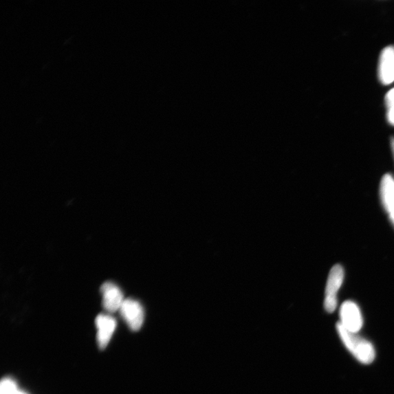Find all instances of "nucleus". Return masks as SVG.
Here are the masks:
<instances>
[{"label":"nucleus","instance_id":"obj_10","mask_svg":"<svg viewBox=\"0 0 394 394\" xmlns=\"http://www.w3.org/2000/svg\"><path fill=\"white\" fill-rule=\"evenodd\" d=\"M387 119L389 124L394 126V107L388 109Z\"/></svg>","mask_w":394,"mask_h":394},{"label":"nucleus","instance_id":"obj_3","mask_svg":"<svg viewBox=\"0 0 394 394\" xmlns=\"http://www.w3.org/2000/svg\"><path fill=\"white\" fill-rule=\"evenodd\" d=\"M339 323L347 331L357 333L363 327V317L359 306L352 301L344 302L340 309Z\"/></svg>","mask_w":394,"mask_h":394},{"label":"nucleus","instance_id":"obj_2","mask_svg":"<svg viewBox=\"0 0 394 394\" xmlns=\"http://www.w3.org/2000/svg\"><path fill=\"white\" fill-rule=\"evenodd\" d=\"M344 276L343 267L340 265L333 266L329 272L325 298V308L329 314L337 309L338 293L342 285Z\"/></svg>","mask_w":394,"mask_h":394},{"label":"nucleus","instance_id":"obj_7","mask_svg":"<svg viewBox=\"0 0 394 394\" xmlns=\"http://www.w3.org/2000/svg\"><path fill=\"white\" fill-rule=\"evenodd\" d=\"M98 342L100 349H105L109 344L116 328V321L109 315L101 314L96 318Z\"/></svg>","mask_w":394,"mask_h":394},{"label":"nucleus","instance_id":"obj_4","mask_svg":"<svg viewBox=\"0 0 394 394\" xmlns=\"http://www.w3.org/2000/svg\"><path fill=\"white\" fill-rule=\"evenodd\" d=\"M122 318L131 330L138 331L144 322V310L136 300H125L120 309Z\"/></svg>","mask_w":394,"mask_h":394},{"label":"nucleus","instance_id":"obj_5","mask_svg":"<svg viewBox=\"0 0 394 394\" xmlns=\"http://www.w3.org/2000/svg\"><path fill=\"white\" fill-rule=\"evenodd\" d=\"M102 294V305L104 308L110 313L120 310L124 298L120 289L113 283L106 282L101 287Z\"/></svg>","mask_w":394,"mask_h":394},{"label":"nucleus","instance_id":"obj_6","mask_svg":"<svg viewBox=\"0 0 394 394\" xmlns=\"http://www.w3.org/2000/svg\"><path fill=\"white\" fill-rule=\"evenodd\" d=\"M378 76L384 85L394 82V46H388L382 51L379 61Z\"/></svg>","mask_w":394,"mask_h":394},{"label":"nucleus","instance_id":"obj_9","mask_svg":"<svg viewBox=\"0 0 394 394\" xmlns=\"http://www.w3.org/2000/svg\"><path fill=\"white\" fill-rule=\"evenodd\" d=\"M387 109L394 107V88L391 89L386 94L385 98Z\"/></svg>","mask_w":394,"mask_h":394},{"label":"nucleus","instance_id":"obj_11","mask_svg":"<svg viewBox=\"0 0 394 394\" xmlns=\"http://www.w3.org/2000/svg\"><path fill=\"white\" fill-rule=\"evenodd\" d=\"M388 217H389V219H390L391 223H392L393 224V226H394V210H392L391 212H390L388 213Z\"/></svg>","mask_w":394,"mask_h":394},{"label":"nucleus","instance_id":"obj_12","mask_svg":"<svg viewBox=\"0 0 394 394\" xmlns=\"http://www.w3.org/2000/svg\"><path fill=\"white\" fill-rule=\"evenodd\" d=\"M391 149H392L393 158H394V138H391Z\"/></svg>","mask_w":394,"mask_h":394},{"label":"nucleus","instance_id":"obj_1","mask_svg":"<svg viewBox=\"0 0 394 394\" xmlns=\"http://www.w3.org/2000/svg\"><path fill=\"white\" fill-rule=\"evenodd\" d=\"M338 336L342 343L360 362L369 364L375 359L374 346L357 333L346 330L340 323L337 325Z\"/></svg>","mask_w":394,"mask_h":394},{"label":"nucleus","instance_id":"obj_8","mask_svg":"<svg viewBox=\"0 0 394 394\" xmlns=\"http://www.w3.org/2000/svg\"><path fill=\"white\" fill-rule=\"evenodd\" d=\"M380 196L382 205L387 213L394 210V177L386 174L382 178L380 187Z\"/></svg>","mask_w":394,"mask_h":394}]
</instances>
